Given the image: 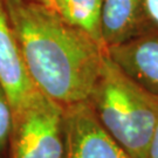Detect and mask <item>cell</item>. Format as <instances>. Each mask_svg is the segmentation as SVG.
Returning <instances> with one entry per match:
<instances>
[{
  "label": "cell",
  "mask_w": 158,
  "mask_h": 158,
  "mask_svg": "<svg viewBox=\"0 0 158 158\" xmlns=\"http://www.w3.org/2000/svg\"><path fill=\"white\" fill-rule=\"evenodd\" d=\"M34 89L67 108L88 100L106 48L36 0H5Z\"/></svg>",
  "instance_id": "obj_1"
},
{
  "label": "cell",
  "mask_w": 158,
  "mask_h": 158,
  "mask_svg": "<svg viewBox=\"0 0 158 158\" xmlns=\"http://www.w3.org/2000/svg\"><path fill=\"white\" fill-rule=\"evenodd\" d=\"M96 118L132 158H145L158 124V96L128 77L104 54L88 100Z\"/></svg>",
  "instance_id": "obj_2"
},
{
  "label": "cell",
  "mask_w": 158,
  "mask_h": 158,
  "mask_svg": "<svg viewBox=\"0 0 158 158\" xmlns=\"http://www.w3.org/2000/svg\"><path fill=\"white\" fill-rule=\"evenodd\" d=\"M8 158H64L63 108L34 91L13 111Z\"/></svg>",
  "instance_id": "obj_3"
},
{
  "label": "cell",
  "mask_w": 158,
  "mask_h": 158,
  "mask_svg": "<svg viewBox=\"0 0 158 158\" xmlns=\"http://www.w3.org/2000/svg\"><path fill=\"white\" fill-rule=\"evenodd\" d=\"M64 158H132L102 128L88 101L63 109Z\"/></svg>",
  "instance_id": "obj_4"
},
{
  "label": "cell",
  "mask_w": 158,
  "mask_h": 158,
  "mask_svg": "<svg viewBox=\"0 0 158 158\" xmlns=\"http://www.w3.org/2000/svg\"><path fill=\"white\" fill-rule=\"evenodd\" d=\"M107 56L123 73L152 95L158 96V26L106 48Z\"/></svg>",
  "instance_id": "obj_5"
},
{
  "label": "cell",
  "mask_w": 158,
  "mask_h": 158,
  "mask_svg": "<svg viewBox=\"0 0 158 158\" xmlns=\"http://www.w3.org/2000/svg\"><path fill=\"white\" fill-rule=\"evenodd\" d=\"M0 83L8 96L13 111L35 91L23 64L5 0H0Z\"/></svg>",
  "instance_id": "obj_6"
},
{
  "label": "cell",
  "mask_w": 158,
  "mask_h": 158,
  "mask_svg": "<svg viewBox=\"0 0 158 158\" xmlns=\"http://www.w3.org/2000/svg\"><path fill=\"white\" fill-rule=\"evenodd\" d=\"M153 25L147 0H103L101 33L106 48L137 36Z\"/></svg>",
  "instance_id": "obj_7"
},
{
  "label": "cell",
  "mask_w": 158,
  "mask_h": 158,
  "mask_svg": "<svg viewBox=\"0 0 158 158\" xmlns=\"http://www.w3.org/2000/svg\"><path fill=\"white\" fill-rule=\"evenodd\" d=\"M103 0H56L53 8L72 26L103 45L101 15Z\"/></svg>",
  "instance_id": "obj_8"
},
{
  "label": "cell",
  "mask_w": 158,
  "mask_h": 158,
  "mask_svg": "<svg viewBox=\"0 0 158 158\" xmlns=\"http://www.w3.org/2000/svg\"><path fill=\"white\" fill-rule=\"evenodd\" d=\"M13 123V109L4 87L0 83V153L8 148Z\"/></svg>",
  "instance_id": "obj_9"
},
{
  "label": "cell",
  "mask_w": 158,
  "mask_h": 158,
  "mask_svg": "<svg viewBox=\"0 0 158 158\" xmlns=\"http://www.w3.org/2000/svg\"><path fill=\"white\" fill-rule=\"evenodd\" d=\"M145 158H158V124L155 129L152 138L150 141Z\"/></svg>",
  "instance_id": "obj_10"
},
{
  "label": "cell",
  "mask_w": 158,
  "mask_h": 158,
  "mask_svg": "<svg viewBox=\"0 0 158 158\" xmlns=\"http://www.w3.org/2000/svg\"><path fill=\"white\" fill-rule=\"evenodd\" d=\"M148 11L152 23L158 26V0H147Z\"/></svg>",
  "instance_id": "obj_11"
},
{
  "label": "cell",
  "mask_w": 158,
  "mask_h": 158,
  "mask_svg": "<svg viewBox=\"0 0 158 158\" xmlns=\"http://www.w3.org/2000/svg\"><path fill=\"white\" fill-rule=\"evenodd\" d=\"M55 1H56V0H48V4H49V6H51V7H53V6H54V4H55Z\"/></svg>",
  "instance_id": "obj_12"
},
{
  "label": "cell",
  "mask_w": 158,
  "mask_h": 158,
  "mask_svg": "<svg viewBox=\"0 0 158 158\" xmlns=\"http://www.w3.org/2000/svg\"><path fill=\"white\" fill-rule=\"evenodd\" d=\"M36 1H40V2H44V4H46V5L49 6V4H48V0H36Z\"/></svg>",
  "instance_id": "obj_13"
}]
</instances>
